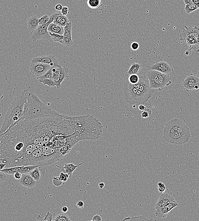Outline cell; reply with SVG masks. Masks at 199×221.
<instances>
[{
	"mask_svg": "<svg viewBox=\"0 0 199 221\" xmlns=\"http://www.w3.org/2000/svg\"><path fill=\"white\" fill-rule=\"evenodd\" d=\"M69 119L76 135H78L81 140H96L102 135L103 125L92 115L69 117Z\"/></svg>",
	"mask_w": 199,
	"mask_h": 221,
	"instance_id": "1",
	"label": "cell"
},
{
	"mask_svg": "<svg viewBox=\"0 0 199 221\" xmlns=\"http://www.w3.org/2000/svg\"><path fill=\"white\" fill-rule=\"evenodd\" d=\"M29 93L28 90H24L13 100L4 117L0 135L7 132L23 120L24 106Z\"/></svg>",
	"mask_w": 199,
	"mask_h": 221,
	"instance_id": "2",
	"label": "cell"
},
{
	"mask_svg": "<svg viewBox=\"0 0 199 221\" xmlns=\"http://www.w3.org/2000/svg\"><path fill=\"white\" fill-rule=\"evenodd\" d=\"M57 112L45 105L36 94L29 92L24 106L23 119L32 120L49 118L54 115Z\"/></svg>",
	"mask_w": 199,
	"mask_h": 221,
	"instance_id": "3",
	"label": "cell"
},
{
	"mask_svg": "<svg viewBox=\"0 0 199 221\" xmlns=\"http://www.w3.org/2000/svg\"><path fill=\"white\" fill-rule=\"evenodd\" d=\"M124 91L126 100L131 105L137 106L144 104L151 98L136 89L128 80L124 82Z\"/></svg>",
	"mask_w": 199,
	"mask_h": 221,
	"instance_id": "4",
	"label": "cell"
},
{
	"mask_svg": "<svg viewBox=\"0 0 199 221\" xmlns=\"http://www.w3.org/2000/svg\"><path fill=\"white\" fill-rule=\"evenodd\" d=\"M146 76L148 79L150 86L152 89H158L162 91L164 88L172 83V76L170 74L162 73L156 70H150Z\"/></svg>",
	"mask_w": 199,
	"mask_h": 221,
	"instance_id": "5",
	"label": "cell"
},
{
	"mask_svg": "<svg viewBox=\"0 0 199 221\" xmlns=\"http://www.w3.org/2000/svg\"><path fill=\"white\" fill-rule=\"evenodd\" d=\"M43 155L45 166L62 160L63 156L60 152V147L54 148L51 146H43Z\"/></svg>",
	"mask_w": 199,
	"mask_h": 221,
	"instance_id": "6",
	"label": "cell"
},
{
	"mask_svg": "<svg viewBox=\"0 0 199 221\" xmlns=\"http://www.w3.org/2000/svg\"><path fill=\"white\" fill-rule=\"evenodd\" d=\"M163 139L167 142L176 145H182L188 143L191 134H182L178 132H163Z\"/></svg>",
	"mask_w": 199,
	"mask_h": 221,
	"instance_id": "7",
	"label": "cell"
},
{
	"mask_svg": "<svg viewBox=\"0 0 199 221\" xmlns=\"http://www.w3.org/2000/svg\"><path fill=\"white\" fill-rule=\"evenodd\" d=\"M178 132L182 134H190L189 128L184 123L178 119H173L165 125L163 132Z\"/></svg>",
	"mask_w": 199,
	"mask_h": 221,
	"instance_id": "8",
	"label": "cell"
},
{
	"mask_svg": "<svg viewBox=\"0 0 199 221\" xmlns=\"http://www.w3.org/2000/svg\"><path fill=\"white\" fill-rule=\"evenodd\" d=\"M54 17L52 14L50 17V20L46 24L43 25H39L35 30L31 32L30 38L33 42L41 39H49L51 37L48 30L49 25L51 23H53Z\"/></svg>",
	"mask_w": 199,
	"mask_h": 221,
	"instance_id": "9",
	"label": "cell"
},
{
	"mask_svg": "<svg viewBox=\"0 0 199 221\" xmlns=\"http://www.w3.org/2000/svg\"><path fill=\"white\" fill-rule=\"evenodd\" d=\"M51 67L50 65L45 63L31 62L30 66V70L31 73L36 76L37 78H39L44 75L50 69Z\"/></svg>",
	"mask_w": 199,
	"mask_h": 221,
	"instance_id": "10",
	"label": "cell"
},
{
	"mask_svg": "<svg viewBox=\"0 0 199 221\" xmlns=\"http://www.w3.org/2000/svg\"><path fill=\"white\" fill-rule=\"evenodd\" d=\"M32 62L45 63L50 65L52 67H59L60 65L58 59L53 55L43 56L33 58L32 60Z\"/></svg>",
	"mask_w": 199,
	"mask_h": 221,
	"instance_id": "11",
	"label": "cell"
},
{
	"mask_svg": "<svg viewBox=\"0 0 199 221\" xmlns=\"http://www.w3.org/2000/svg\"><path fill=\"white\" fill-rule=\"evenodd\" d=\"M197 83H199V75L191 74L183 81L182 86L187 91H189L194 90V86Z\"/></svg>",
	"mask_w": 199,
	"mask_h": 221,
	"instance_id": "12",
	"label": "cell"
},
{
	"mask_svg": "<svg viewBox=\"0 0 199 221\" xmlns=\"http://www.w3.org/2000/svg\"><path fill=\"white\" fill-rule=\"evenodd\" d=\"M150 70H156L162 73L171 74L174 72V69L168 63L162 61L156 62L150 68Z\"/></svg>",
	"mask_w": 199,
	"mask_h": 221,
	"instance_id": "13",
	"label": "cell"
},
{
	"mask_svg": "<svg viewBox=\"0 0 199 221\" xmlns=\"http://www.w3.org/2000/svg\"><path fill=\"white\" fill-rule=\"evenodd\" d=\"M178 205V204L176 201L171 202L164 207L156 209L155 216L161 218L166 217L169 214H172V210Z\"/></svg>",
	"mask_w": 199,
	"mask_h": 221,
	"instance_id": "14",
	"label": "cell"
},
{
	"mask_svg": "<svg viewBox=\"0 0 199 221\" xmlns=\"http://www.w3.org/2000/svg\"><path fill=\"white\" fill-rule=\"evenodd\" d=\"M180 40L185 41L189 47V50H193L196 52H199V44L197 41L183 31L180 35Z\"/></svg>",
	"mask_w": 199,
	"mask_h": 221,
	"instance_id": "15",
	"label": "cell"
},
{
	"mask_svg": "<svg viewBox=\"0 0 199 221\" xmlns=\"http://www.w3.org/2000/svg\"><path fill=\"white\" fill-rule=\"evenodd\" d=\"M63 45L66 47L72 46L74 44L72 35V22L70 21L66 26L64 27Z\"/></svg>",
	"mask_w": 199,
	"mask_h": 221,
	"instance_id": "16",
	"label": "cell"
},
{
	"mask_svg": "<svg viewBox=\"0 0 199 221\" xmlns=\"http://www.w3.org/2000/svg\"><path fill=\"white\" fill-rule=\"evenodd\" d=\"M175 199L172 195L167 193H160L159 199L155 205L156 209L165 207L171 202L175 201Z\"/></svg>",
	"mask_w": 199,
	"mask_h": 221,
	"instance_id": "17",
	"label": "cell"
},
{
	"mask_svg": "<svg viewBox=\"0 0 199 221\" xmlns=\"http://www.w3.org/2000/svg\"><path fill=\"white\" fill-rule=\"evenodd\" d=\"M19 183L24 187L32 188L36 186L37 181L34 180L29 173H25L22 174L21 178L19 180Z\"/></svg>",
	"mask_w": 199,
	"mask_h": 221,
	"instance_id": "18",
	"label": "cell"
},
{
	"mask_svg": "<svg viewBox=\"0 0 199 221\" xmlns=\"http://www.w3.org/2000/svg\"><path fill=\"white\" fill-rule=\"evenodd\" d=\"M60 69L59 80L55 82L56 87L57 89H59L61 87V83L63 82V80L66 78H69V70L68 68L65 66L62 67L60 65Z\"/></svg>",
	"mask_w": 199,
	"mask_h": 221,
	"instance_id": "19",
	"label": "cell"
},
{
	"mask_svg": "<svg viewBox=\"0 0 199 221\" xmlns=\"http://www.w3.org/2000/svg\"><path fill=\"white\" fill-rule=\"evenodd\" d=\"M183 32L188 34L190 37L194 38L197 41L199 44V28L197 26L194 27H187L185 26V28L183 29Z\"/></svg>",
	"mask_w": 199,
	"mask_h": 221,
	"instance_id": "20",
	"label": "cell"
},
{
	"mask_svg": "<svg viewBox=\"0 0 199 221\" xmlns=\"http://www.w3.org/2000/svg\"><path fill=\"white\" fill-rule=\"evenodd\" d=\"M27 28L29 30L34 31L35 30L39 24V19L36 16H33L29 18L27 22Z\"/></svg>",
	"mask_w": 199,
	"mask_h": 221,
	"instance_id": "21",
	"label": "cell"
},
{
	"mask_svg": "<svg viewBox=\"0 0 199 221\" xmlns=\"http://www.w3.org/2000/svg\"><path fill=\"white\" fill-rule=\"evenodd\" d=\"M82 165H83L82 163L78 165H74L73 163H65L64 164V167H60L58 165H56V166L57 168H61V169H65V172L68 174L69 177H71L73 175V172L76 169V168Z\"/></svg>",
	"mask_w": 199,
	"mask_h": 221,
	"instance_id": "22",
	"label": "cell"
},
{
	"mask_svg": "<svg viewBox=\"0 0 199 221\" xmlns=\"http://www.w3.org/2000/svg\"><path fill=\"white\" fill-rule=\"evenodd\" d=\"M48 30L49 32L63 35L64 32V27L52 23L49 25Z\"/></svg>",
	"mask_w": 199,
	"mask_h": 221,
	"instance_id": "23",
	"label": "cell"
},
{
	"mask_svg": "<svg viewBox=\"0 0 199 221\" xmlns=\"http://www.w3.org/2000/svg\"><path fill=\"white\" fill-rule=\"evenodd\" d=\"M142 68V65L140 63L134 62L131 65L127 73L129 74H138L140 72Z\"/></svg>",
	"mask_w": 199,
	"mask_h": 221,
	"instance_id": "24",
	"label": "cell"
},
{
	"mask_svg": "<svg viewBox=\"0 0 199 221\" xmlns=\"http://www.w3.org/2000/svg\"><path fill=\"white\" fill-rule=\"evenodd\" d=\"M81 140L78 135H74L67 138L66 145L65 146H68L72 148L78 142Z\"/></svg>",
	"mask_w": 199,
	"mask_h": 221,
	"instance_id": "25",
	"label": "cell"
},
{
	"mask_svg": "<svg viewBox=\"0 0 199 221\" xmlns=\"http://www.w3.org/2000/svg\"><path fill=\"white\" fill-rule=\"evenodd\" d=\"M23 166H16V167H11V168H6L0 171L3 172L7 175H14L17 171H20L23 168Z\"/></svg>",
	"mask_w": 199,
	"mask_h": 221,
	"instance_id": "26",
	"label": "cell"
},
{
	"mask_svg": "<svg viewBox=\"0 0 199 221\" xmlns=\"http://www.w3.org/2000/svg\"><path fill=\"white\" fill-rule=\"evenodd\" d=\"M87 4L88 7L92 9H97L102 5L101 0H87Z\"/></svg>",
	"mask_w": 199,
	"mask_h": 221,
	"instance_id": "27",
	"label": "cell"
},
{
	"mask_svg": "<svg viewBox=\"0 0 199 221\" xmlns=\"http://www.w3.org/2000/svg\"><path fill=\"white\" fill-rule=\"evenodd\" d=\"M38 80L40 82L43 83L44 86L47 85L49 87L56 86L55 81L52 79L40 78Z\"/></svg>",
	"mask_w": 199,
	"mask_h": 221,
	"instance_id": "28",
	"label": "cell"
},
{
	"mask_svg": "<svg viewBox=\"0 0 199 221\" xmlns=\"http://www.w3.org/2000/svg\"><path fill=\"white\" fill-rule=\"evenodd\" d=\"M41 167H37L33 170V171L29 173L32 177L34 179V180H36V181L39 180L41 177V172H40Z\"/></svg>",
	"mask_w": 199,
	"mask_h": 221,
	"instance_id": "29",
	"label": "cell"
},
{
	"mask_svg": "<svg viewBox=\"0 0 199 221\" xmlns=\"http://www.w3.org/2000/svg\"><path fill=\"white\" fill-rule=\"evenodd\" d=\"M41 166H37V165H34V166H23L22 169L20 171V172L22 174H25V173H29L33 171V170L35 169L37 167H41Z\"/></svg>",
	"mask_w": 199,
	"mask_h": 221,
	"instance_id": "30",
	"label": "cell"
},
{
	"mask_svg": "<svg viewBox=\"0 0 199 221\" xmlns=\"http://www.w3.org/2000/svg\"><path fill=\"white\" fill-rule=\"evenodd\" d=\"M49 34H50L51 37V38L53 41H56V42H59L63 44V35H60V34H55V33H52L51 32H49Z\"/></svg>",
	"mask_w": 199,
	"mask_h": 221,
	"instance_id": "31",
	"label": "cell"
},
{
	"mask_svg": "<svg viewBox=\"0 0 199 221\" xmlns=\"http://www.w3.org/2000/svg\"><path fill=\"white\" fill-rule=\"evenodd\" d=\"M60 71V66L59 67H52V72H53L52 79L55 81V82H57L59 80Z\"/></svg>",
	"mask_w": 199,
	"mask_h": 221,
	"instance_id": "32",
	"label": "cell"
},
{
	"mask_svg": "<svg viewBox=\"0 0 199 221\" xmlns=\"http://www.w3.org/2000/svg\"><path fill=\"white\" fill-rule=\"evenodd\" d=\"M198 9L197 6L194 4V3L192 4H187L185 5V10L187 14H190V13Z\"/></svg>",
	"mask_w": 199,
	"mask_h": 221,
	"instance_id": "33",
	"label": "cell"
},
{
	"mask_svg": "<svg viewBox=\"0 0 199 221\" xmlns=\"http://www.w3.org/2000/svg\"><path fill=\"white\" fill-rule=\"evenodd\" d=\"M54 220L55 221H71L69 216L66 214H60L56 216Z\"/></svg>",
	"mask_w": 199,
	"mask_h": 221,
	"instance_id": "34",
	"label": "cell"
},
{
	"mask_svg": "<svg viewBox=\"0 0 199 221\" xmlns=\"http://www.w3.org/2000/svg\"><path fill=\"white\" fill-rule=\"evenodd\" d=\"M140 77L137 74H131L128 78V81L132 84H135L139 82Z\"/></svg>",
	"mask_w": 199,
	"mask_h": 221,
	"instance_id": "35",
	"label": "cell"
},
{
	"mask_svg": "<svg viewBox=\"0 0 199 221\" xmlns=\"http://www.w3.org/2000/svg\"><path fill=\"white\" fill-rule=\"evenodd\" d=\"M72 148L68 146H62L60 148V152L63 157L65 156L70 152Z\"/></svg>",
	"mask_w": 199,
	"mask_h": 221,
	"instance_id": "36",
	"label": "cell"
},
{
	"mask_svg": "<svg viewBox=\"0 0 199 221\" xmlns=\"http://www.w3.org/2000/svg\"><path fill=\"white\" fill-rule=\"evenodd\" d=\"M153 219H149L144 216H137V217H127L124 219V221H150Z\"/></svg>",
	"mask_w": 199,
	"mask_h": 221,
	"instance_id": "37",
	"label": "cell"
},
{
	"mask_svg": "<svg viewBox=\"0 0 199 221\" xmlns=\"http://www.w3.org/2000/svg\"><path fill=\"white\" fill-rule=\"evenodd\" d=\"M52 77H53V72H52V67H51L50 69H49L47 71L46 73L44 74V75L42 76L41 77H39L37 78V79L40 78H49V79H52Z\"/></svg>",
	"mask_w": 199,
	"mask_h": 221,
	"instance_id": "38",
	"label": "cell"
},
{
	"mask_svg": "<svg viewBox=\"0 0 199 221\" xmlns=\"http://www.w3.org/2000/svg\"><path fill=\"white\" fill-rule=\"evenodd\" d=\"M50 20V17L47 15H44L41 18L39 19V25H43L46 24L49 22Z\"/></svg>",
	"mask_w": 199,
	"mask_h": 221,
	"instance_id": "39",
	"label": "cell"
},
{
	"mask_svg": "<svg viewBox=\"0 0 199 221\" xmlns=\"http://www.w3.org/2000/svg\"><path fill=\"white\" fill-rule=\"evenodd\" d=\"M152 114V110H151L150 109H147V108H146L145 110H143V111H142V118L146 119V118H149V117H150V116Z\"/></svg>",
	"mask_w": 199,
	"mask_h": 221,
	"instance_id": "40",
	"label": "cell"
},
{
	"mask_svg": "<svg viewBox=\"0 0 199 221\" xmlns=\"http://www.w3.org/2000/svg\"><path fill=\"white\" fill-rule=\"evenodd\" d=\"M158 189L160 193H163L166 191V187L165 184L162 183H159L158 184Z\"/></svg>",
	"mask_w": 199,
	"mask_h": 221,
	"instance_id": "41",
	"label": "cell"
},
{
	"mask_svg": "<svg viewBox=\"0 0 199 221\" xmlns=\"http://www.w3.org/2000/svg\"><path fill=\"white\" fill-rule=\"evenodd\" d=\"M53 184L56 186H60L62 185L63 181L61 180L60 177H56L53 178Z\"/></svg>",
	"mask_w": 199,
	"mask_h": 221,
	"instance_id": "42",
	"label": "cell"
},
{
	"mask_svg": "<svg viewBox=\"0 0 199 221\" xmlns=\"http://www.w3.org/2000/svg\"><path fill=\"white\" fill-rule=\"evenodd\" d=\"M70 21L69 20L68 18L66 16H64L62 20H61L60 22L59 25L63 27H65L66 26L68 23L70 22Z\"/></svg>",
	"mask_w": 199,
	"mask_h": 221,
	"instance_id": "43",
	"label": "cell"
},
{
	"mask_svg": "<svg viewBox=\"0 0 199 221\" xmlns=\"http://www.w3.org/2000/svg\"><path fill=\"white\" fill-rule=\"evenodd\" d=\"M60 178L61 180L63 182H66L69 176L68 174H64V173L62 172L60 174Z\"/></svg>",
	"mask_w": 199,
	"mask_h": 221,
	"instance_id": "44",
	"label": "cell"
},
{
	"mask_svg": "<svg viewBox=\"0 0 199 221\" xmlns=\"http://www.w3.org/2000/svg\"><path fill=\"white\" fill-rule=\"evenodd\" d=\"M7 175L3 172L0 171V182L5 181L7 179Z\"/></svg>",
	"mask_w": 199,
	"mask_h": 221,
	"instance_id": "45",
	"label": "cell"
},
{
	"mask_svg": "<svg viewBox=\"0 0 199 221\" xmlns=\"http://www.w3.org/2000/svg\"><path fill=\"white\" fill-rule=\"evenodd\" d=\"M139 44L138 43L136 42H134L132 43L131 45V48L132 50L134 51H136L139 48Z\"/></svg>",
	"mask_w": 199,
	"mask_h": 221,
	"instance_id": "46",
	"label": "cell"
},
{
	"mask_svg": "<svg viewBox=\"0 0 199 221\" xmlns=\"http://www.w3.org/2000/svg\"><path fill=\"white\" fill-rule=\"evenodd\" d=\"M69 9L67 6H63V9L61 10V12L62 14L64 16H66L69 13L68 10Z\"/></svg>",
	"mask_w": 199,
	"mask_h": 221,
	"instance_id": "47",
	"label": "cell"
},
{
	"mask_svg": "<svg viewBox=\"0 0 199 221\" xmlns=\"http://www.w3.org/2000/svg\"><path fill=\"white\" fill-rule=\"evenodd\" d=\"M43 220L45 221L53 220V216H52V214H51L49 212H47L46 216H45V218Z\"/></svg>",
	"mask_w": 199,
	"mask_h": 221,
	"instance_id": "48",
	"label": "cell"
},
{
	"mask_svg": "<svg viewBox=\"0 0 199 221\" xmlns=\"http://www.w3.org/2000/svg\"><path fill=\"white\" fill-rule=\"evenodd\" d=\"M22 174L19 171H17L14 174V178L16 179L17 180H19L21 178Z\"/></svg>",
	"mask_w": 199,
	"mask_h": 221,
	"instance_id": "49",
	"label": "cell"
},
{
	"mask_svg": "<svg viewBox=\"0 0 199 221\" xmlns=\"http://www.w3.org/2000/svg\"><path fill=\"white\" fill-rule=\"evenodd\" d=\"M92 221H102V218L99 215H95L93 218Z\"/></svg>",
	"mask_w": 199,
	"mask_h": 221,
	"instance_id": "50",
	"label": "cell"
},
{
	"mask_svg": "<svg viewBox=\"0 0 199 221\" xmlns=\"http://www.w3.org/2000/svg\"><path fill=\"white\" fill-rule=\"evenodd\" d=\"M76 205L78 207H80V208H83L84 207V203L82 201H79L76 203Z\"/></svg>",
	"mask_w": 199,
	"mask_h": 221,
	"instance_id": "51",
	"label": "cell"
},
{
	"mask_svg": "<svg viewBox=\"0 0 199 221\" xmlns=\"http://www.w3.org/2000/svg\"><path fill=\"white\" fill-rule=\"evenodd\" d=\"M63 6L61 4H57V5L56 6L55 9L56 10L58 11H61L62 9H63Z\"/></svg>",
	"mask_w": 199,
	"mask_h": 221,
	"instance_id": "52",
	"label": "cell"
},
{
	"mask_svg": "<svg viewBox=\"0 0 199 221\" xmlns=\"http://www.w3.org/2000/svg\"><path fill=\"white\" fill-rule=\"evenodd\" d=\"M146 109V107L145 106H144V104L140 105L139 106V109L140 110H142V111L145 110Z\"/></svg>",
	"mask_w": 199,
	"mask_h": 221,
	"instance_id": "53",
	"label": "cell"
},
{
	"mask_svg": "<svg viewBox=\"0 0 199 221\" xmlns=\"http://www.w3.org/2000/svg\"><path fill=\"white\" fill-rule=\"evenodd\" d=\"M184 3H185V5L192 4V3H193L192 0H184Z\"/></svg>",
	"mask_w": 199,
	"mask_h": 221,
	"instance_id": "54",
	"label": "cell"
},
{
	"mask_svg": "<svg viewBox=\"0 0 199 221\" xmlns=\"http://www.w3.org/2000/svg\"><path fill=\"white\" fill-rule=\"evenodd\" d=\"M62 212H63V213H66L68 211V207H67L66 206H64V207H62Z\"/></svg>",
	"mask_w": 199,
	"mask_h": 221,
	"instance_id": "55",
	"label": "cell"
},
{
	"mask_svg": "<svg viewBox=\"0 0 199 221\" xmlns=\"http://www.w3.org/2000/svg\"><path fill=\"white\" fill-rule=\"evenodd\" d=\"M193 3L199 8V0H192Z\"/></svg>",
	"mask_w": 199,
	"mask_h": 221,
	"instance_id": "56",
	"label": "cell"
},
{
	"mask_svg": "<svg viewBox=\"0 0 199 221\" xmlns=\"http://www.w3.org/2000/svg\"><path fill=\"white\" fill-rule=\"evenodd\" d=\"M105 186V184L104 183H100L99 184V187L100 188H103Z\"/></svg>",
	"mask_w": 199,
	"mask_h": 221,
	"instance_id": "57",
	"label": "cell"
},
{
	"mask_svg": "<svg viewBox=\"0 0 199 221\" xmlns=\"http://www.w3.org/2000/svg\"><path fill=\"white\" fill-rule=\"evenodd\" d=\"M199 89V83H196L194 86V90H197Z\"/></svg>",
	"mask_w": 199,
	"mask_h": 221,
	"instance_id": "58",
	"label": "cell"
},
{
	"mask_svg": "<svg viewBox=\"0 0 199 221\" xmlns=\"http://www.w3.org/2000/svg\"><path fill=\"white\" fill-rule=\"evenodd\" d=\"M191 53H192V52H191V50H187L186 52H185V54L186 55H190Z\"/></svg>",
	"mask_w": 199,
	"mask_h": 221,
	"instance_id": "59",
	"label": "cell"
}]
</instances>
